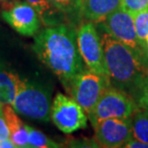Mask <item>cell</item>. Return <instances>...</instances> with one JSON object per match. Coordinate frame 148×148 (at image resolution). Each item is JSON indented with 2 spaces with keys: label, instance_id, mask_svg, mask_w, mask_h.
I'll use <instances>...</instances> for the list:
<instances>
[{
  "label": "cell",
  "instance_id": "cell-19",
  "mask_svg": "<svg viewBox=\"0 0 148 148\" xmlns=\"http://www.w3.org/2000/svg\"><path fill=\"white\" fill-rule=\"evenodd\" d=\"M120 7L134 14L148 9V0H120Z\"/></svg>",
  "mask_w": 148,
  "mask_h": 148
},
{
  "label": "cell",
  "instance_id": "cell-6",
  "mask_svg": "<svg viewBox=\"0 0 148 148\" xmlns=\"http://www.w3.org/2000/svg\"><path fill=\"white\" fill-rule=\"evenodd\" d=\"M77 44L86 67L108 76L104 51L95 23L87 21L80 24L77 29Z\"/></svg>",
  "mask_w": 148,
  "mask_h": 148
},
{
  "label": "cell",
  "instance_id": "cell-25",
  "mask_svg": "<svg viewBox=\"0 0 148 148\" xmlns=\"http://www.w3.org/2000/svg\"><path fill=\"white\" fill-rule=\"evenodd\" d=\"M147 50H148V40H147Z\"/></svg>",
  "mask_w": 148,
  "mask_h": 148
},
{
  "label": "cell",
  "instance_id": "cell-8",
  "mask_svg": "<svg viewBox=\"0 0 148 148\" xmlns=\"http://www.w3.org/2000/svg\"><path fill=\"white\" fill-rule=\"evenodd\" d=\"M102 22L112 36L132 49L140 57L148 61V51L144 49L138 40L132 14L119 7L109 14Z\"/></svg>",
  "mask_w": 148,
  "mask_h": 148
},
{
  "label": "cell",
  "instance_id": "cell-22",
  "mask_svg": "<svg viewBox=\"0 0 148 148\" xmlns=\"http://www.w3.org/2000/svg\"><path fill=\"white\" fill-rule=\"evenodd\" d=\"M123 147L125 148H148V143H143L140 140H137L135 138H132L124 144Z\"/></svg>",
  "mask_w": 148,
  "mask_h": 148
},
{
  "label": "cell",
  "instance_id": "cell-18",
  "mask_svg": "<svg viewBox=\"0 0 148 148\" xmlns=\"http://www.w3.org/2000/svg\"><path fill=\"white\" fill-rule=\"evenodd\" d=\"M135 22L136 32H137L138 38L147 50V40H148V9L140 12H138L133 14ZM148 51V50H147Z\"/></svg>",
  "mask_w": 148,
  "mask_h": 148
},
{
  "label": "cell",
  "instance_id": "cell-24",
  "mask_svg": "<svg viewBox=\"0 0 148 148\" xmlns=\"http://www.w3.org/2000/svg\"><path fill=\"white\" fill-rule=\"evenodd\" d=\"M0 114H3V105L0 103Z\"/></svg>",
  "mask_w": 148,
  "mask_h": 148
},
{
  "label": "cell",
  "instance_id": "cell-7",
  "mask_svg": "<svg viewBox=\"0 0 148 148\" xmlns=\"http://www.w3.org/2000/svg\"><path fill=\"white\" fill-rule=\"evenodd\" d=\"M50 118L64 134H71L88 125V115L84 109L72 97L63 93H58L53 100Z\"/></svg>",
  "mask_w": 148,
  "mask_h": 148
},
{
  "label": "cell",
  "instance_id": "cell-23",
  "mask_svg": "<svg viewBox=\"0 0 148 148\" xmlns=\"http://www.w3.org/2000/svg\"><path fill=\"white\" fill-rule=\"evenodd\" d=\"M14 147H16V145L12 141L11 138H7V140L0 141V148H14Z\"/></svg>",
  "mask_w": 148,
  "mask_h": 148
},
{
  "label": "cell",
  "instance_id": "cell-2",
  "mask_svg": "<svg viewBox=\"0 0 148 148\" xmlns=\"http://www.w3.org/2000/svg\"><path fill=\"white\" fill-rule=\"evenodd\" d=\"M95 24L112 86L124 91L138 103L148 76V61L112 36L103 22Z\"/></svg>",
  "mask_w": 148,
  "mask_h": 148
},
{
  "label": "cell",
  "instance_id": "cell-4",
  "mask_svg": "<svg viewBox=\"0 0 148 148\" xmlns=\"http://www.w3.org/2000/svg\"><path fill=\"white\" fill-rule=\"evenodd\" d=\"M11 106L17 114L28 118L42 122H47L50 119L51 103L48 91L26 80H22Z\"/></svg>",
  "mask_w": 148,
  "mask_h": 148
},
{
  "label": "cell",
  "instance_id": "cell-14",
  "mask_svg": "<svg viewBox=\"0 0 148 148\" xmlns=\"http://www.w3.org/2000/svg\"><path fill=\"white\" fill-rule=\"evenodd\" d=\"M22 79L14 72L0 69V103L11 105L16 96Z\"/></svg>",
  "mask_w": 148,
  "mask_h": 148
},
{
  "label": "cell",
  "instance_id": "cell-10",
  "mask_svg": "<svg viewBox=\"0 0 148 148\" xmlns=\"http://www.w3.org/2000/svg\"><path fill=\"white\" fill-rule=\"evenodd\" d=\"M2 17L11 27L23 36L33 37L40 31V18L27 1L17 2L3 11Z\"/></svg>",
  "mask_w": 148,
  "mask_h": 148
},
{
  "label": "cell",
  "instance_id": "cell-20",
  "mask_svg": "<svg viewBox=\"0 0 148 148\" xmlns=\"http://www.w3.org/2000/svg\"><path fill=\"white\" fill-rule=\"evenodd\" d=\"M10 138V129L6 121L4 114H0V141Z\"/></svg>",
  "mask_w": 148,
  "mask_h": 148
},
{
  "label": "cell",
  "instance_id": "cell-11",
  "mask_svg": "<svg viewBox=\"0 0 148 148\" xmlns=\"http://www.w3.org/2000/svg\"><path fill=\"white\" fill-rule=\"evenodd\" d=\"M82 2L84 19L94 23L102 22L120 7V0H82Z\"/></svg>",
  "mask_w": 148,
  "mask_h": 148
},
{
  "label": "cell",
  "instance_id": "cell-17",
  "mask_svg": "<svg viewBox=\"0 0 148 148\" xmlns=\"http://www.w3.org/2000/svg\"><path fill=\"white\" fill-rule=\"evenodd\" d=\"M28 129V143L31 148H58L61 147L59 143L46 137L42 132L38 131L33 127L27 125Z\"/></svg>",
  "mask_w": 148,
  "mask_h": 148
},
{
  "label": "cell",
  "instance_id": "cell-1",
  "mask_svg": "<svg viewBox=\"0 0 148 148\" xmlns=\"http://www.w3.org/2000/svg\"><path fill=\"white\" fill-rule=\"evenodd\" d=\"M33 49L38 58L63 83L67 90L70 82L85 69L77 44V30L60 23L46 26L34 36Z\"/></svg>",
  "mask_w": 148,
  "mask_h": 148
},
{
  "label": "cell",
  "instance_id": "cell-3",
  "mask_svg": "<svg viewBox=\"0 0 148 148\" xmlns=\"http://www.w3.org/2000/svg\"><path fill=\"white\" fill-rule=\"evenodd\" d=\"M138 109L140 106L134 98L111 85L88 114V118L94 128L100 121L107 118L132 117Z\"/></svg>",
  "mask_w": 148,
  "mask_h": 148
},
{
  "label": "cell",
  "instance_id": "cell-16",
  "mask_svg": "<svg viewBox=\"0 0 148 148\" xmlns=\"http://www.w3.org/2000/svg\"><path fill=\"white\" fill-rule=\"evenodd\" d=\"M131 118L133 138L148 143V110L140 108Z\"/></svg>",
  "mask_w": 148,
  "mask_h": 148
},
{
  "label": "cell",
  "instance_id": "cell-13",
  "mask_svg": "<svg viewBox=\"0 0 148 148\" xmlns=\"http://www.w3.org/2000/svg\"><path fill=\"white\" fill-rule=\"evenodd\" d=\"M38 13L41 24L53 26L64 23L66 16L51 4L49 0H26Z\"/></svg>",
  "mask_w": 148,
  "mask_h": 148
},
{
  "label": "cell",
  "instance_id": "cell-21",
  "mask_svg": "<svg viewBox=\"0 0 148 148\" xmlns=\"http://www.w3.org/2000/svg\"><path fill=\"white\" fill-rule=\"evenodd\" d=\"M138 106H140V108L148 110V76H147L145 85H144L143 93H141L140 98V100H138Z\"/></svg>",
  "mask_w": 148,
  "mask_h": 148
},
{
  "label": "cell",
  "instance_id": "cell-5",
  "mask_svg": "<svg viewBox=\"0 0 148 148\" xmlns=\"http://www.w3.org/2000/svg\"><path fill=\"white\" fill-rule=\"evenodd\" d=\"M111 85L107 75L84 69L72 79L67 91L88 115L106 88Z\"/></svg>",
  "mask_w": 148,
  "mask_h": 148
},
{
  "label": "cell",
  "instance_id": "cell-9",
  "mask_svg": "<svg viewBox=\"0 0 148 148\" xmlns=\"http://www.w3.org/2000/svg\"><path fill=\"white\" fill-rule=\"evenodd\" d=\"M94 138L99 147L119 148L133 138L131 117L104 119L94 127Z\"/></svg>",
  "mask_w": 148,
  "mask_h": 148
},
{
  "label": "cell",
  "instance_id": "cell-15",
  "mask_svg": "<svg viewBox=\"0 0 148 148\" xmlns=\"http://www.w3.org/2000/svg\"><path fill=\"white\" fill-rule=\"evenodd\" d=\"M49 1L55 8L62 12L70 22L77 23L84 19L82 0H49Z\"/></svg>",
  "mask_w": 148,
  "mask_h": 148
},
{
  "label": "cell",
  "instance_id": "cell-12",
  "mask_svg": "<svg viewBox=\"0 0 148 148\" xmlns=\"http://www.w3.org/2000/svg\"><path fill=\"white\" fill-rule=\"evenodd\" d=\"M3 114L10 129V138L16 147H29L27 125L22 122L11 105H3Z\"/></svg>",
  "mask_w": 148,
  "mask_h": 148
}]
</instances>
